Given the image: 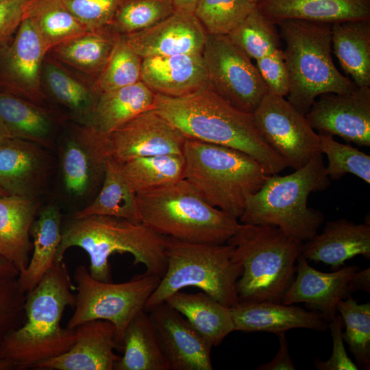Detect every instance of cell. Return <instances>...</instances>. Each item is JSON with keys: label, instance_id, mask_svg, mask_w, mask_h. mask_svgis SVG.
<instances>
[{"label": "cell", "instance_id": "6da1fadb", "mask_svg": "<svg viewBox=\"0 0 370 370\" xmlns=\"http://www.w3.org/2000/svg\"><path fill=\"white\" fill-rule=\"evenodd\" d=\"M153 109L186 138L243 151L260 163L269 175L288 166L260 134L253 114L234 108L208 86L177 97L155 94Z\"/></svg>", "mask_w": 370, "mask_h": 370}, {"label": "cell", "instance_id": "7a4b0ae2", "mask_svg": "<svg viewBox=\"0 0 370 370\" xmlns=\"http://www.w3.org/2000/svg\"><path fill=\"white\" fill-rule=\"evenodd\" d=\"M75 286L64 261L56 263L38 285L26 293L25 320L0 345V358L12 362L15 369L36 364L68 352L76 339V329L63 328L60 321L66 308L75 307Z\"/></svg>", "mask_w": 370, "mask_h": 370}, {"label": "cell", "instance_id": "3957f363", "mask_svg": "<svg viewBox=\"0 0 370 370\" xmlns=\"http://www.w3.org/2000/svg\"><path fill=\"white\" fill-rule=\"evenodd\" d=\"M166 238L143 223L123 218L104 215L73 217L62 227L56 263L63 261L69 248L80 247L89 256L90 275L101 282H112L110 256L116 253H128L134 258V264H143L146 273L161 278L166 269Z\"/></svg>", "mask_w": 370, "mask_h": 370}, {"label": "cell", "instance_id": "277c9868", "mask_svg": "<svg viewBox=\"0 0 370 370\" xmlns=\"http://www.w3.org/2000/svg\"><path fill=\"white\" fill-rule=\"evenodd\" d=\"M227 243L243 268L236 284L239 301L282 303L304 242L273 225L241 223Z\"/></svg>", "mask_w": 370, "mask_h": 370}, {"label": "cell", "instance_id": "5b68a950", "mask_svg": "<svg viewBox=\"0 0 370 370\" xmlns=\"http://www.w3.org/2000/svg\"><path fill=\"white\" fill-rule=\"evenodd\" d=\"M285 42L284 62L289 77L287 101L306 115L325 93H347L357 86L342 75L332 58V24L302 19L278 22Z\"/></svg>", "mask_w": 370, "mask_h": 370}, {"label": "cell", "instance_id": "8992f818", "mask_svg": "<svg viewBox=\"0 0 370 370\" xmlns=\"http://www.w3.org/2000/svg\"><path fill=\"white\" fill-rule=\"evenodd\" d=\"M325 168L321 153L293 173L268 175L262 187L247 198L241 223L273 225L303 242L310 240L325 218L308 206V198L330 186Z\"/></svg>", "mask_w": 370, "mask_h": 370}, {"label": "cell", "instance_id": "52a82bcc", "mask_svg": "<svg viewBox=\"0 0 370 370\" xmlns=\"http://www.w3.org/2000/svg\"><path fill=\"white\" fill-rule=\"evenodd\" d=\"M136 195L142 223L164 236L224 244L241 226L238 219L209 204L184 178Z\"/></svg>", "mask_w": 370, "mask_h": 370}, {"label": "cell", "instance_id": "ba28073f", "mask_svg": "<svg viewBox=\"0 0 370 370\" xmlns=\"http://www.w3.org/2000/svg\"><path fill=\"white\" fill-rule=\"evenodd\" d=\"M182 155L184 179L209 204L236 219L269 175L248 154L223 145L186 138Z\"/></svg>", "mask_w": 370, "mask_h": 370}, {"label": "cell", "instance_id": "9c48e42d", "mask_svg": "<svg viewBox=\"0 0 370 370\" xmlns=\"http://www.w3.org/2000/svg\"><path fill=\"white\" fill-rule=\"evenodd\" d=\"M166 269L145 310L165 302L177 291L194 286L229 308L239 302L236 284L243 273L228 243H193L166 236Z\"/></svg>", "mask_w": 370, "mask_h": 370}, {"label": "cell", "instance_id": "30bf717a", "mask_svg": "<svg viewBox=\"0 0 370 370\" xmlns=\"http://www.w3.org/2000/svg\"><path fill=\"white\" fill-rule=\"evenodd\" d=\"M160 280L159 276L145 273L123 283L105 282L92 278L85 266H77L74 273L76 303L66 328L74 329L91 320L108 321L116 328V341L121 348L127 326L145 310Z\"/></svg>", "mask_w": 370, "mask_h": 370}, {"label": "cell", "instance_id": "8fae6325", "mask_svg": "<svg viewBox=\"0 0 370 370\" xmlns=\"http://www.w3.org/2000/svg\"><path fill=\"white\" fill-rule=\"evenodd\" d=\"M202 56L208 86L234 108L253 114L269 92L251 59L227 36L208 34Z\"/></svg>", "mask_w": 370, "mask_h": 370}, {"label": "cell", "instance_id": "7c38bea8", "mask_svg": "<svg viewBox=\"0 0 370 370\" xmlns=\"http://www.w3.org/2000/svg\"><path fill=\"white\" fill-rule=\"evenodd\" d=\"M253 115L266 142L295 170L322 153L319 135L284 97L269 92Z\"/></svg>", "mask_w": 370, "mask_h": 370}, {"label": "cell", "instance_id": "4fadbf2b", "mask_svg": "<svg viewBox=\"0 0 370 370\" xmlns=\"http://www.w3.org/2000/svg\"><path fill=\"white\" fill-rule=\"evenodd\" d=\"M48 52L31 21L24 18L12 41L0 47V90L40 106L45 98L42 71Z\"/></svg>", "mask_w": 370, "mask_h": 370}, {"label": "cell", "instance_id": "5bb4252c", "mask_svg": "<svg viewBox=\"0 0 370 370\" xmlns=\"http://www.w3.org/2000/svg\"><path fill=\"white\" fill-rule=\"evenodd\" d=\"M101 138L107 156L119 164L140 157L182 155L186 140L179 130L153 109Z\"/></svg>", "mask_w": 370, "mask_h": 370}, {"label": "cell", "instance_id": "9a60e30c", "mask_svg": "<svg viewBox=\"0 0 370 370\" xmlns=\"http://www.w3.org/2000/svg\"><path fill=\"white\" fill-rule=\"evenodd\" d=\"M318 97L305 115L314 130L348 143L370 147V86Z\"/></svg>", "mask_w": 370, "mask_h": 370}, {"label": "cell", "instance_id": "2e32d148", "mask_svg": "<svg viewBox=\"0 0 370 370\" xmlns=\"http://www.w3.org/2000/svg\"><path fill=\"white\" fill-rule=\"evenodd\" d=\"M170 370H212V344L166 302L149 312Z\"/></svg>", "mask_w": 370, "mask_h": 370}, {"label": "cell", "instance_id": "e0dca14e", "mask_svg": "<svg viewBox=\"0 0 370 370\" xmlns=\"http://www.w3.org/2000/svg\"><path fill=\"white\" fill-rule=\"evenodd\" d=\"M358 270V266L352 265L332 273L321 272L310 266L301 254L295 279L282 303H304L308 308L319 312L328 323L336 315L338 302L353 293L350 282Z\"/></svg>", "mask_w": 370, "mask_h": 370}, {"label": "cell", "instance_id": "ac0fdd59", "mask_svg": "<svg viewBox=\"0 0 370 370\" xmlns=\"http://www.w3.org/2000/svg\"><path fill=\"white\" fill-rule=\"evenodd\" d=\"M125 37L142 59L202 53L207 33L193 12L175 10L152 27Z\"/></svg>", "mask_w": 370, "mask_h": 370}, {"label": "cell", "instance_id": "d6986e66", "mask_svg": "<svg viewBox=\"0 0 370 370\" xmlns=\"http://www.w3.org/2000/svg\"><path fill=\"white\" fill-rule=\"evenodd\" d=\"M40 147L14 138L0 145V187L7 195L36 199L41 193L52 160Z\"/></svg>", "mask_w": 370, "mask_h": 370}, {"label": "cell", "instance_id": "ffe728a7", "mask_svg": "<svg viewBox=\"0 0 370 370\" xmlns=\"http://www.w3.org/2000/svg\"><path fill=\"white\" fill-rule=\"evenodd\" d=\"M76 329V339L63 354L40 362L33 367L38 370H114L120 356L116 328L106 320L86 321Z\"/></svg>", "mask_w": 370, "mask_h": 370}, {"label": "cell", "instance_id": "44dd1931", "mask_svg": "<svg viewBox=\"0 0 370 370\" xmlns=\"http://www.w3.org/2000/svg\"><path fill=\"white\" fill-rule=\"evenodd\" d=\"M140 81L154 93L172 97L208 86L202 53L142 58Z\"/></svg>", "mask_w": 370, "mask_h": 370}, {"label": "cell", "instance_id": "7402d4cb", "mask_svg": "<svg viewBox=\"0 0 370 370\" xmlns=\"http://www.w3.org/2000/svg\"><path fill=\"white\" fill-rule=\"evenodd\" d=\"M232 308L235 330L268 332L277 335L294 328L325 331L328 324L317 311L271 301H239Z\"/></svg>", "mask_w": 370, "mask_h": 370}, {"label": "cell", "instance_id": "603a6c76", "mask_svg": "<svg viewBox=\"0 0 370 370\" xmlns=\"http://www.w3.org/2000/svg\"><path fill=\"white\" fill-rule=\"evenodd\" d=\"M107 154L101 136L83 126L67 140L61 166L66 190L76 196L89 193L103 178Z\"/></svg>", "mask_w": 370, "mask_h": 370}, {"label": "cell", "instance_id": "cb8c5ba5", "mask_svg": "<svg viewBox=\"0 0 370 370\" xmlns=\"http://www.w3.org/2000/svg\"><path fill=\"white\" fill-rule=\"evenodd\" d=\"M301 255L333 268L358 255L369 259V223L358 224L345 219L328 221L321 234L304 243Z\"/></svg>", "mask_w": 370, "mask_h": 370}, {"label": "cell", "instance_id": "d4e9b609", "mask_svg": "<svg viewBox=\"0 0 370 370\" xmlns=\"http://www.w3.org/2000/svg\"><path fill=\"white\" fill-rule=\"evenodd\" d=\"M256 7L275 24L286 19L330 24L370 20V0H262Z\"/></svg>", "mask_w": 370, "mask_h": 370}, {"label": "cell", "instance_id": "484cf974", "mask_svg": "<svg viewBox=\"0 0 370 370\" xmlns=\"http://www.w3.org/2000/svg\"><path fill=\"white\" fill-rule=\"evenodd\" d=\"M38 206L36 199L0 196V257L11 262L19 273L30 260L33 248L30 230Z\"/></svg>", "mask_w": 370, "mask_h": 370}, {"label": "cell", "instance_id": "4316f807", "mask_svg": "<svg viewBox=\"0 0 370 370\" xmlns=\"http://www.w3.org/2000/svg\"><path fill=\"white\" fill-rule=\"evenodd\" d=\"M155 94L142 81L101 92L87 127L105 136L153 109Z\"/></svg>", "mask_w": 370, "mask_h": 370}, {"label": "cell", "instance_id": "83f0119b", "mask_svg": "<svg viewBox=\"0 0 370 370\" xmlns=\"http://www.w3.org/2000/svg\"><path fill=\"white\" fill-rule=\"evenodd\" d=\"M165 302L181 313L213 347L235 331L232 308L203 291L188 293L181 290Z\"/></svg>", "mask_w": 370, "mask_h": 370}, {"label": "cell", "instance_id": "f1b7e54d", "mask_svg": "<svg viewBox=\"0 0 370 370\" xmlns=\"http://www.w3.org/2000/svg\"><path fill=\"white\" fill-rule=\"evenodd\" d=\"M33 252L27 267L19 273L17 282L24 293L34 288L56 264V255L61 242V214L54 205L44 208L30 230Z\"/></svg>", "mask_w": 370, "mask_h": 370}, {"label": "cell", "instance_id": "f546056e", "mask_svg": "<svg viewBox=\"0 0 370 370\" xmlns=\"http://www.w3.org/2000/svg\"><path fill=\"white\" fill-rule=\"evenodd\" d=\"M332 47L355 85L370 86V20L332 23Z\"/></svg>", "mask_w": 370, "mask_h": 370}, {"label": "cell", "instance_id": "4dcf8cb0", "mask_svg": "<svg viewBox=\"0 0 370 370\" xmlns=\"http://www.w3.org/2000/svg\"><path fill=\"white\" fill-rule=\"evenodd\" d=\"M121 349L123 355L114 370H170L155 327L145 310L127 326Z\"/></svg>", "mask_w": 370, "mask_h": 370}, {"label": "cell", "instance_id": "1f68e13d", "mask_svg": "<svg viewBox=\"0 0 370 370\" xmlns=\"http://www.w3.org/2000/svg\"><path fill=\"white\" fill-rule=\"evenodd\" d=\"M42 85L50 95L65 106L83 126L90 123L100 92L64 69L58 61L45 58L42 71Z\"/></svg>", "mask_w": 370, "mask_h": 370}, {"label": "cell", "instance_id": "d6a6232c", "mask_svg": "<svg viewBox=\"0 0 370 370\" xmlns=\"http://www.w3.org/2000/svg\"><path fill=\"white\" fill-rule=\"evenodd\" d=\"M117 34L110 26L87 31L49 52L59 61L92 76H98L110 55Z\"/></svg>", "mask_w": 370, "mask_h": 370}, {"label": "cell", "instance_id": "836d02e7", "mask_svg": "<svg viewBox=\"0 0 370 370\" xmlns=\"http://www.w3.org/2000/svg\"><path fill=\"white\" fill-rule=\"evenodd\" d=\"M112 216L142 223L136 195L125 181L121 164L107 156L101 188L95 199L73 217Z\"/></svg>", "mask_w": 370, "mask_h": 370}, {"label": "cell", "instance_id": "e575fe53", "mask_svg": "<svg viewBox=\"0 0 370 370\" xmlns=\"http://www.w3.org/2000/svg\"><path fill=\"white\" fill-rule=\"evenodd\" d=\"M0 121L12 138L47 146L52 134L51 116L37 104L0 90Z\"/></svg>", "mask_w": 370, "mask_h": 370}, {"label": "cell", "instance_id": "d590c367", "mask_svg": "<svg viewBox=\"0 0 370 370\" xmlns=\"http://www.w3.org/2000/svg\"><path fill=\"white\" fill-rule=\"evenodd\" d=\"M123 175L136 194L175 183L184 178L183 155L140 157L121 164Z\"/></svg>", "mask_w": 370, "mask_h": 370}, {"label": "cell", "instance_id": "8d00e7d4", "mask_svg": "<svg viewBox=\"0 0 370 370\" xmlns=\"http://www.w3.org/2000/svg\"><path fill=\"white\" fill-rule=\"evenodd\" d=\"M50 51L56 46L88 31L60 0H30L24 14Z\"/></svg>", "mask_w": 370, "mask_h": 370}, {"label": "cell", "instance_id": "74e56055", "mask_svg": "<svg viewBox=\"0 0 370 370\" xmlns=\"http://www.w3.org/2000/svg\"><path fill=\"white\" fill-rule=\"evenodd\" d=\"M227 36L236 46L255 60L281 49L276 24L262 14L256 6Z\"/></svg>", "mask_w": 370, "mask_h": 370}, {"label": "cell", "instance_id": "f35d334b", "mask_svg": "<svg viewBox=\"0 0 370 370\" xmlns=\"http://www.w3.org/2000/svg\"><path fill=\"white\" fill-rule=\"evenodd\" d=\"M345 326L342 333L358 367H370V303L358 304L351 297L341 300L337 305Z\"/></svg>", "mask_w": 370, "mask_h": 370}, {"label": "cell", "instance_id": "ab89813d", "mask_svg": "<svg viewBox=\"0 0 370 370\" xmlns=\"http://www.w3.org/2000/svg\"><path fill=\"white\" fill-rule=\"evenodd\" d=\"M174 11L171 0H123L109 26L126 36L152 27Z\"/></svg>", "mask_w": 370, "mask_h": 370}, {"label": "cell", "instance_id": "60d3db41", "mask_svg": "<svg viewBox=\"0 0 370 370\" xmlns=\"http://www.w3.org/2000/svg\"><path fill=\"white\" fill-rule=\"evenodd\" d=\"M141 58L127 43L125 36L117 34L104 67L97 77L95 86L104 92L140 81Z\"/></svg>", "mask_w": 370, "mask_h": 370}, {"label": "cell", "instance_id": "b9f144b4", "mask_svg": "<svg viewBox=\"0 0 370 370\" xmlns=\"http://www.w3.org/2000/svg\"><path fill=\"white\" fill-rule=\"evenodd\" d=\"M256 6L246 0H199L193 13L208 34L227 36Z\"/></svg>", "mask_w": 370, "mask_h": 370}, {"label": "cell", "instance_id": "7bdbcfd3", "mask_svg": "<svg viewBox=\"0 0 370 370\" xmlns=\"http://www.w3.org/2000/svg\"><path fill=\"white\" fill-rule=\"evenodd\" d=\"M322 153L328 158L325 168L331 180H338L347 173L353 174L370 184V156L350 145L336 141L332 136L319 134Z\"/></svg>", "mask_w": 370, "mask_h": 370}, {"label": "cell", "instance_id": "ee69618b", "mask_svg": "<svg viewBox=\"0 0 370 370\" xmlns=\"http://www.w3.org/2000/svg\"><path fill=\"white\" fill-rule=\"evenodd\" d=\"M25 298L16 278L0 282V345L25 322Z\"/></svg>", "mask_w": 370, "mask_h": 370}, {"label": "cell", "instance_id": "f6af8a7d", "mask_svg": "<svg viewBox=\"0 0 370 370\" xmlns=\"http://www.w3.org/2000/svg\"><path fill=\"white\" fill-rule=\"evenodd\" d=\"M88 31L109 26L123 0H60Z\"/></svg>", "mask_w": 370, "mask_h": 370}, {"label": "cell", "instance_id": "bcb514c9", "mask_svg": "<svg viewBox=\"0 0 370 370\" xmlns=\"http://www.w3.org/2000/svg\"><path fill=\"white\" fill-rule=\"evenodd\" d=\"M256 62V66L269 92L278 96L286 97L289 77L282 48Z\"/></svg>", "mask_w": 370, "mask_h": 370}, {"label": "cell", "instance_id": "7dc6e473", "mask_svg": "<svg viewBox=\"0 0 370 370\" xmlns=\"http://www.w3.org/2000/svg\"><path fill=\"white\" fill-rule=\"evenodd\" d=\"M344 323L341 315L336 314L328 323L333 341L331 357L327 360L316 359L314 366L319 370H358V367L348 356L342 336Z\"/></svg>", "mask_w": 370, "mask_h": 370}, {"label": "cell", "instance_id": "c3c4849f", "mask_svg": "<svg viewBox=\"0 0 370 370\" xmlns=\"http://www.w3.org/2000/svg\"><path fill=\"white\" fill-rule=\"evenodd\" d=\"M30 0H5L0 2V47L8 44L24 19Z\"/></svg>", "mask_w": 370, "mask_h": 370}, {"label": "cell", "instance_id": "681fc988", "mask_svg": "<svg viewBox=\"0 0 370 370\" xmlns=\"http://www.w3.org/2000/svg\"><path fill=\"white\" fill-rule=\"evenodd\" d=\"M280 348L278 352L272 360L258 366V370H295L288 348V343L285 333L279 334Z\"/></svg>", "mask_w": 370, "mask_h": 370}, {"label": "cell", "instance_id": "f907efd6", "mask_svg": "<svg viewBox=\"0 0 370 370\" xmlns=\"http://www.w3.org/2000/svg\"><path fill=\"white\" fill-rule=\"evenodd\" d=\"M350 286L352 292L361 290L370 292V269L358 270L353 275Z\"/></svg>", "mask_w": 370, "mask_h": 370}, {"label": "cell", "instance_id": "816d5d0a", "mask_svg": "<svg viewBox=\"0 0 370 370\" xmlns=\"http://www.w3.org/2000/svg\"><path fill=\"white\" fill-rule=\"evenodd\" d=\"M18 274L19 271L11 262L0 257V282L16 278Z\"/></svg>", "mask_w": 370, "mask_h": 370}, {"label": "cell", "instance_id": "f5cc1de1", "mask_svg": "<svg viewBox=\"0 0 370 370\" xmlns=\"http://www.w3.org/2000/svg\"><path fill=\"white\" fill-rule=\"evenodd\" d=\"M199 0H171L174 10L193 12Z\"/></svg>", "mask_w": 370, "mask_h": 370}, {"label": "cell", "instance_id": "db71d44e", "mask_svg": "<svg viewBox=\"0 0 370 370\" xmlns=\"http://www.w3.org/2000/svg\"><path fill=\"white\" fill-rule=\"evenodd\" d=\"M11 138L10 133L0 121V145Z\"/></svg>", "mask_w": 370, "mask_h": 370}, {"label": "cell", "instance_id": "11a10c76", "mask_svg": "<svg viewBox=\"0 0 370 370\" xmlns=\"http://www.w3.org/2000/svg\"><path fill=\"white\" fill-rule=\"evenodd\" d=\"M15 369L14 365L8 360L0 358V370Z\"/></svg>", "mask_w": 370, "mask_h": 370}, {"label": "cell", "instance_id": "9f6ffc18", "mask_svg": "<svg viewBox=\"0 0 370 370\" xmlns=\"http://www.w3.org/2000/svg\"><path fill=\"white\" fill-rule=\"evenodd\" d=\"M249 3H251L254 5H257L258 3H260L262 0H246Z\"/></svg>", "mask_w": 370, "mask_h": 370}, {"label": "cell", "instance_id": "6f0895ef", "mask_svg": "<svg viewBox=\"0 0 370 370\" xmlns=\"http://www.w3.org/2000/svg\"><path fill=\"white\" fill-rule=\"evenodd\" d=\"M6 193L0 187V196L6 195Z\"/></svg>", "mask_w": 370, "mask_h": 370}, {"label": "cell", "instance_id": "680465c9", "mask_svg": "<svg viewBox=\"0 0 370 370\" xmlns=\"http://www.w3.org/2000/svg\"><path fill=\"white\" fill-rule=\"evenodd\" d=\"M5 1V0H0V2H2V1Z\"/></svg>", "mask_w": 370, "mask_h": 370}]
</instances>
